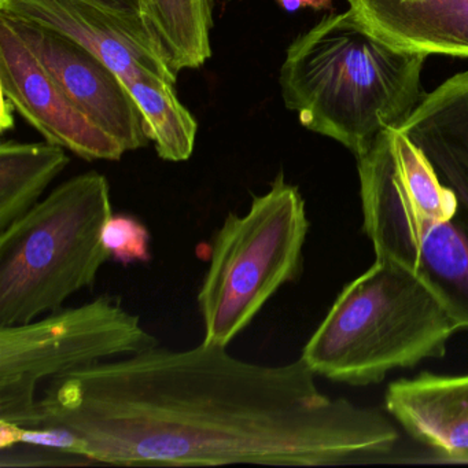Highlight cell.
I'll list each match as a JSON object with an SVG mask.
<instances>
[{"label":"cell","instance_id":"obj_1","mask_svg":"<svg viewBox=\"0 0 468 468\" xmlns=\"http://www.w3.org/2000/svg\"><path fill=\"white\" fill-rule=\"evenodd\" d=\"M314 375L303 358L262 366L216 345H157L51 378L39 427L72 430L97 464L319 467L390 453L388 418L330 399Z\"/></svg>","mask_w":468,"mask_h":468},{"label":"cell","instance_id":"obj_2","mask_svg":"<svg viewBox=\"0 0 468 468\" xmlns=\"http://www.w3.org/2000/svg\"><path fill=\"white\" fill-rule=\"evenodd\" d=\"M427 57L388 45L350 10L327 16L287 48L279 73L282 100L306 130L358 158L420 103Z\"/></svg>","mask_w":468,"mask_h":468},{"label":"cell","instance_id":"obj_3","mask_svg":"<svg viewBox=\"0 0 468 468\" xmlns=\"http://www.w3.org/2000/svg\"><path fill=\"white\" fill-rule=\"evenodd\" d=\"M462 330L440 298L410 271L377 257L339 292L301 358L316 375L352 386L445 356Z\"/></svg>","mask_w":468,"mask_h":468},{"label":"cell","instance_id":"obj_4","mask_svg":"<svg viewBox=\"0 0 468 468\" xmlns=\"http://www.w3.org/2000/svg\"><path fill=\"white\" fill-rule=\"evenodd\" d=\"M113 215L108 179L91 171L67 180L0 231V325L61 309L94 286L108 261L102 231Z\"/></svg>","mask_w":468,"mask_h":468},{"label":"cell","instance_id":"obj_5","mask_svg":"<svg viewBox=\"0 0 468 468\" xmlns=\"http://www.w3.org/2000/svg\"><path fill=\"white\" fill-rule=\"evenodd\" d=\"M308 229L305 201L283 172L253 196L248 212L227 215L198 292L202 344L229 346L282 286L300 278Z\"/></svg>","mask_w":468,"mask_h":468},{"label":"cell","instance_id":"obj_6","mask_svg":"<svg viewBox=\"0 0 468 468\" xmlns=\"http://www.w3.org/2000/svg\"><path fill=\"white\" fill-rule=\"evenodd\" d=\"M157 345L139 316L109 295L23 324L0 325V420L39 427L42 383Z\"/></svg>","mask_w":468,"mask_h":468},{"label":"cell","instance_id":"obj_7","mask_svg":"<svg viewBox=\"0 0 468 468\" xmlns=\"http://www.w3.org/2000/svg\"><path fill=\"white\" fill-rule=\"evenodd\" d=\"M363 229L375 256L420 279L468 330V224L462 213L435 218L413 205L399 180L390 130L357 158Z\"/></svg>","mask_w":468,"mask_h":468},{"label":"cell","instance_id":"obj_8","mask_svg":"<svg viewBox=\"0 0 468 468\" xmlns=\"http://www.w3.org/2000/svg\"><path fill=\"white\" fill-rule=\"evenodd\" d=\"M35 54L70 102L125 152L146 147L149 130L119 75L76 40L28 21L0 15Z\"/></svg>","mask_w":468,"mask_h":468},{"label":"cell","instance_id":"obj_9","mask_svg":"<svg viewBox=\"0 0 468 468\" xmlns=\"http://www.w3.org/2000/svg\"><path fill=\"white\" fill-rule=\"evenodd\" d=\"M0 15L59 32L100 57L124 83L158 80L176 86L177 73L144 21L114 15L89 0H0Z\"/></svg>","mask_w":468,"mask_h":468},{"label":"cell","instance_id":"obj_10","mask_svg":"<svg viewBox=\"0 0 468 468\" xmlns=\"http://www.w3.org/2000/svg\"><path fill=\"white\" fill-rule=\"evenodd\" d=\"M0 90L48 144L87 161H119L124 147L84 116L28 46L0 18Z\"/></svg>","mask_w":468,"mask_h":468},{"label":"cell","instance_id":"obj_11","mask_svg":"<svg viewBox=\"0 0 468 468\" xmlns=\"http://www.w3.org/2000/svg\"><path fill=\"white\" fill-rule=\"evenodd\" d=\"M385 405L418 442L443 459L468 463V375L397 380L386 391Z\"/></svg>","mask_w":468,"mask_h":468},{"label":"cell","instance_id":"obj_12","mask_svg":"<svg viewBox=\"0 0 468 468\" xmlns=\"http://www.w3.org/2000/svg\"><path fill=\"white\" fill-rule=\"evenodd\" d=\"M372 34L402 50L468 58V0H347Z\"/></svg>","mask_w":468,"mask_h":468},{"label":"cell","instance_id":"obj_13","mask_svg":"<svg viewBox=\"0 0 468 468\" xmlns=\"http://www.w3.org/2000/svg\"><path fill=\"white\" fill-rule=\"evenodd\" d=\"M397 130L426 154L441 182L453 191L468 224V72L424 94Z\"/></svg>","mask_w":468,"mask_h":468},{"label":"cell","instance_id":"obj_14","mask_svg":"<svg viewBox=\"0 0 468 468\" xmlns=\"http://www.w3.org/2000/svg\"><path fill=\"white\" fill-rule=\"evenodd\" d=\"M68 164L64 147L48 142L0 144V231L29 212Z\"/></svg>","mask_w":468,"mask_h":468},{"label":"cell","instance_id":"obj_15","mask_svg":"<svg viewBox=\"0 0 468 468\" xmlns=\"http://www.w3.org/2000/svg\"><path fill=\"white\" fill-rule=\"evenodd\" d=\"M146 21L175 73L198 69L212 57L210 0H147Z\"/></svg>","mask_w":468,"mask_h":468},{"label":"cell","instance_id":"obj_16","mask_svg":"<svg viewBox=\"0 0 468 468\" xmlns=\"http://www.w3.org/2000/svg\"><path fill=\"white\" fill-rule=\"evenodd\" d=\"M125 86L141 109L158 157L169 163L190 160L196 147L198 122L180 102L174 84L133 80Z\"/></svg>","mask_w":468,"mask_h":468},{"label":"cell","instance_id":"obj_17","mask_svg":"<svg viewBox=\"0 0 468 468\" xmlns=\"http://www.w3.org/2000/svg\"><path fill=\"white\" fill-rule=\"evenodd\" d=\"M102 243L109 257L122 265L152 260L149 229L133 216L112 215L103 227Z\"/></svg>","mask_w":468,"mask_h":468},{"label":"cell","instance_id":"obj_18","mask_svg":"<svg viewBox=\"0 0 468 468\" xmlns=\"http://www.w3.org/2000/svg\"><path fill=\"white\" fill-rule=\"evenodd\" d=\"M20 445L31 446V448L51 449V451L72 454V456H78L89 462L84 457L86 442H84L83 438L76 434L72 430L67 429V427H23V430H21Z\"/></svg>","mask_w":468,"mask_h":468},{"label":"cell","instance_id":"obj_19","mask_svg":"<svg viewBox=\"0 0 468 468\" xmlns=\"http://www.w3.org/2000/svg\"><path fill=\"white\" fill-rule=\"evenodd\" d=\"M97 6L103 7L114 15L131 18V20L146 21L147 0H89ZM149 26V24H147Z\"/></svg>","mask_w":468,"mask_h":468},{"label":"cell","instance_id":"obj_20","mask_svg":"<svg viewBox=\"0 0 468 468\" xmlns=\"http://www.w3.org/2000/svg\"><path fill=\"white\" fill-rule=\"evenodd\" d=\"M279 6L287 13L298 12V10H331L333 9V0H276Z\"/></svg>","mask_w":468,"mask_h":468},{"label":"cell","instance_id":"obj_21","mask_svg":"<svg viewBox=\"0 0 468 468\" xmlns=\"http://www.w3.org/2000/svg\"><path fill=\"white\" fill-rule=\"evenodd\" d=\"M21 430L23 427L18 424L0 420V449L5 451L20 445Z\"/></svg>","mask_w":468,"mask_h":468},{"label":"cell","instance_id":"obj_22","mask_svg":"<svg viewBox=\"0 0 468 468\" xmlns=\"http://www.w3.org/2000/svg\"><path fill=\"white\" fill-rule=\"evenodd\" d=\"M13 111H16L15 106L2 97V119H0V125H2V133L13 127Z\"/></svg>","mask_w":468,"mask_h":468}]
</instances>
